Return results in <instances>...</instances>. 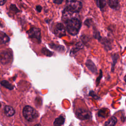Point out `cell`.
Listing matches in <instances>:
<instances>
[{
    "label": "cell",
    "mask_w": 126,
    "mask_h": 126,
    "mask_svg": "<svg viewBox=\"0 0 126 126\" xmlns=\"http://www.w3.org/2000/svg\"><path fill=\"white\" fill-rule=\"evenodd\" d=\"M68 32L72 35H76L81 28V22L76 17H71L64 21Z\"/></svg>",
    "instance_id": "cell-1"
},
{
    "label": "cell",
    "mask_w": 126,
    "mask_h": 126,
    "mask_svg": "<svg viewBox=\"0 0 126 126\" xmlns=\"http://www.w3.org/2000/svg\"><path fill=\"white\" fill-rule=\"evenodd\" d=\"M67 3L66 6L63 11L69 14H73L74 13L79 12L82 7L81 1L77 0L67 1Z\"/></svg>",
    "instance_id": "cell-2"
},
{
    "label": "cell",
    "mask_w": 126,
    "mask_h": 126,
    "mask_svg": "<svg viewBox=\"0 0 126 126\" xmlns=\"http://www.w3.org/2000/svg\"><path fill=\"white\" fill-rule=\"evenodd\" d=\"M23 114L25 118L29 121H32L38 117L37 112L32 107L27 105L23 110Z\"/></svg>",
    "instance_id": "cell-3"
},
{
    "label": "cell",
    "mask_w": 126,
    "mask_h": 126,
    "mask_svg": "<svg viewBox=\"0 0 126 126\" xmlns=\"http://www.w3.org/2000/svg\"><path fill=\"white\" fill-rule=\"evenodd\" d=\"M29 37L33 41L37 43L41 42V32L38 28H32L27 32Z\"/></svg>",
    "instance_id": "cell-4"
},
{
    "label": "cell",
    "mask_w": 126,
    "mask_h": 126,
    "mask_svg": "<svg viewBox=\"0 0 126 126\" xmlns=\"http://www.w3.org/2000/svg\"><path fill=\"white\" fill-rule=\"evenodd\" d=\"M54 33L58 37H61L65 35V29L62 23H58L54 29Z\"/></svg>",
    "instance_id": "cell-5"
},
{
    "label": "cell",
    "mask_w": 126,
    "mask_h": 126,
    "mask_svg": "<svg viewBox=\"0 0 126 126\" xmlns=\"http://www.w3.org/2000/svg\"><path fill=\"white\" fill-rule=\"evenodd\" d=\"M76 117L81 120L88 119L91 117V113L90 112L83 109H79L76 111Z\"/></svg>",
    "instance_id": "cell-6"
},
{
    "label": "cell",
    "mask_w": 126,
    "mask_h": 126,
    "mask_svg": "<svg viewBox=\"0 0 126 126\" xmlns=\"http://www.w3.org/2000/svg\"><path fill=\"white\" fill-rule=\"evenodd\" d=\"M11 59L12 55L10 52L4 51L0 54V61L3 64L8 63L11 61Z\"/></svg>",
    "instance_id": "cell-7"
},
{
    "label": "cell",
    "mask_w": 126,
    "mask_h": 126,
    "mask_svg": "<svg viewBox=\"0 0 126 126\" xmlns=\"http://www.w3.org/2000/svg\"><path fill=\"white\" fill-rule=\"evenodd\" d=\"M86 65L87 68L93 73H96L97 72V68L94 63L90 59L87 60L86 63Z\"/></svg>",
    "instance_id": "cell-8"
},
{
    "label": "cell",
    "mask_w": 126,
    "mask_h": 126,
    "mask_svg": "<svg viewBox=\"0 0 126 126\" xmlns=\"http://www.w3.org/2000/svg\"><path fill=\"white\" fill-rule=\"evenodd\" d=\"M4 113L8 117L12 116L15 114V110L14 109L10 106H6L4 107Z\"/></svg>",
    "instance_id": "cell-9"
},
{
    "label": "cell",
    "mask_w": 126,
    "mask_h": 126,
    "mask_svg": "<svg viewBox=\"0 0 126 126\" xmlns=\"http://www.w3.org/2000/svg\"><path fill=\"white\" fill-rule=\"evenodd\" d=\"M108 5L110 7L114 9H118L120 7V5L119 3V1L117 0H108Z\"/></svg>",
    "instance_id": "cell-10"
},
{
    "label": "cell",
    "mask_w": 126,
    "mask_h": 126,
    "mask_svg": "<svg viewBox=\"0 0 126 126\" xmlns=\"http://www.w3.org/2000/svg\"><path fill=\"white\" fill-rule=\"evenodd\" d=\"M64 122V118L63 116H60L59 117L56 118L54 122V126H61Z\"/></svg>",
    "instance_id": "cell-11"
},
{
    "label": "cell",
    "mask_w": 126,
    "mask_h": 126,
    "mask_svg": "<svg viewBox=\"0 0 126 126\" xmlns=\"http://www.w3.org/2000/svg\"><path fill=\"white\" fill-rule=\"evenodd\" d=\"M49 46L51 47V48H52L55 50H57L59 52H63L65 51L64 47L62 45H58L55 44L54 43H51L49 44Z\"/></svg>",
    "instance_id": "cell-12"
},
{
    "label": "cell",
    "mask_w": 126,
    "mask_h": 126,
    "mask_svg": "<svg viewBox=\"0 0 126 126\" xmlns=\"http://www.w3.org/2000/svg\"><path fill=\"white\" fill-rule=\"evenodd\" d=\"M117 122V120L116 118L115 117H112L107 122H106L105 126H115Z\"/></svg>",
    "instance_id": "cell-13"
},
{
    "label": "cell",
    "mask_w": 126,
    "mask_h": 126,
    "mask_svg": "<svg viewBox=\"0 0 126 126\" xmlns=\"http://www.w3.org/2000/svg\"><path fill=\"white\" fill-rule=\"evenodd\" d=\"M0 84L2 86L6 88V89H8V90H12L13 89V86L12 84H11L9 82H8L6 80H2L0 82Z\"/></svg>",
    "instance_id": "cell-14"
},
{
    "label": "cell",
    "mask_w": 126,
    "mask_h": 126,
    "mask_svg": "<svg viewBox=\"0 0 126 126\" xmlns=\"http://www.w3.org/2000/svg\"><path fill=\"white\" fill-rule=\"evenodd\" d=\"M41 52L44 55H45L47 56H48V57H51L53 55V52H51L50 51H49L48 49H47V48H46L45 47L43 48L42 49Z\"/></svg>",
    "instance_id": "cell-15"
},
{
    "label": "cell",
    "mask_w": 126,
    "mask_h": 126,
    "mask_svg": "<svg viewBox=\"0 0 126 126\" xmlns=\"http://www.w3.org/2000/svg\"><path fill=\"white\" fill-rule=\"evenodd\" d=\"M96 3L97 5L101 10H102V8H103L106 5V2L104 0H97Z\"/></svg>",
    "instance_id": "cell-16"
},
{
    "label": "cell",
    "mask_w": 126,
    "mask_h": 126,
    "mask_svg": "<svg viewBox=\"0 0 126 126\" xmlns=\"http://www.w3.org/2000/svg\"><path fill=\"white\" fill-rule=\"evenodd\" d=\"M118 58V55H114L112 56V60H113V65L112 67V71H113L114 66L117 62V59Z\"/></svg>",
    "instance_id": "cell-17"
},
{
    "label": "cell",
    "mask_w": 126,
    "mask_h": 126,
    "mask_svg": "<svg viewBox=\"0 0 126 126\" xmlns=\"http://www.w3.org/2000/svg\"><path fill=\"white\" fill-rule=\"evenodd\" d=\"M10 10L14 11L15 12H18L19 11V9L17 8L16 5L14 4H11L10 6Z\"/></svg>",
    "instance_id": "cell-18"
},
{
    "label": "cell",
    "mask_w": 126,
    "mask_h": 126,
    "mask_svg": "<svg viewBox=\"0 0 126 126\" xmlns=\"http://www.w3.org/2000/svg\"><path fill=\"white\" fill-rule=\"evenodd\" d=\"M81 46V44L79 46V45H78V44L77 45V46L75 47V48H73V49H72V50H71V53H72L73 54H74L75 52H76L78 50H79L81 48H80Z\"/></svg>",
    "instance_id": "cell-19"
},
{
    "label": "cell",
    "mask_w": 126,
    "mask_h": 126,
    "mask_svg": "<svg viewBox=\"0 0 126 126\" xmlns=\"http://www.w3.org/2000/svg\"><path fill=\"white\" fill-rule=\"evenodd\" d=\"M90 95H91L92 97H94V98H95V99H98V98H99L98 96H97L96 94H95L94 93V92H93V91L90 92Z\"/></svg>",
    "instance_id": "cell-20"
},
{
    "label": "cell",
    "mask_w": 126,
    "mask_h": 126,
    "mask_svg": "<svg viewBox=\"0 0 126 126\" xmlns=\"http://www.w3.org/2000/svg\"><path fill=\"white\" fill-rule=\"evenodd\" d=\"M102 71H101V70H100V74H99V77L97 78V79H96V82L97 83V85L99 84V81H100V80L101 79V77H102Z\"/></svg>",
    "instance_id": "cell-21"
},
{
    "label": "cell",
    "mask_w": 126,
    "mask_h": 126,
    "mask_svg": "<svg viewBox=\"0 0 126 126\" xmlns=\"http://www.w3.org/2000/svg\"><path fill=\"white\" fill-rule=\"evenodd\" d=\"M90 21H91V20H89V19H87L85 22H84V24L87 25L88 27H90L91 26V23H90Z\"/></svg>",
    "instance_id": "cell-22"
},
{
    "label": "cell",
    "mask_w": 126,
    "mask_h": 126,
    "mask_svg": "<svg viewBox=\"0 0 126 126\" xmlns=\"http://www.w3.org/2000/svg\"><path fill=\"white\" fill-rule=\"evenodd\" d=\"M36 9L37 10V11L39 12H40L41 11L42 9V7L40 5H37L36 6Z\"/></svg>",
    "instance_id": "cell-23"
},
{
    "label": "cell",
    "mask_w": 126,
    "mask_h": 126,
    "mask_svg": "<svg viewBox=\"0 0 126 126\" xmlns=\"http://www.w3.org/2000/svg\"><path fill=\"white\" fill-rule=\"evenodd\" d=\"M53 2L56 4H61L62 2H63V0H54Z\"/></svg>",
    "instance_id": "cell-24"
},
{
    "label": "cell",
    "mask_w": 126,
    "mask_h": 126,
    "mask_svg": "<svg viewBox=\"0 0 126 126\" xmlns=\"http://www.w3.org/2000/svg\"><path fill=\"white\" fill-rule=\"evenodd\" d=\"M6 2V0H0V5H3Z\"/></svg>",
    "instance_id": "cell-25"
},
{
    "label": "cell",
    "mask_w": 126,
    "mask_h": 126,
    "mask_svg": "<svg viewBox=\"0 0 126 126\" xmlns=\"http://www.w3.org/2000/svg\"><path fill=\"white\" fill-rule=\"evenodd\" d=\"M124 80H125V81L126 82V75L125 76V77H124Z\"/></svg>",
    "instance_id": "cell-26"
},
{
    "label": "cell",
    "mask_w": 126,
    "mask_h": 126,
    "mask_svg": "<svg viewBox=\"0 0 126 126\" xmlns=\"http://www.w3.org/2000/svg\"><path fill=\"white\" fill-rule=\"evenodd\" d=\"M34 126H41L40 125H39V124H36V125H35Z\"/></svg>",
    "instance_id": "cell-27"
},
{
    "label": "cell",
    "mask_w": 126,
    "mask_h": 126,
    "mask_svg": "<svg viewBox=\"0 0 126 126\" xmlns=\"http://www.w3.org/2000/svg\"><path fill=\"white\" fill-rule=\"evenodd\" d=\"M0 107H1V103H0Z\"/></svg>",
    "instance_id": "cell-28"
}]
</instances>
